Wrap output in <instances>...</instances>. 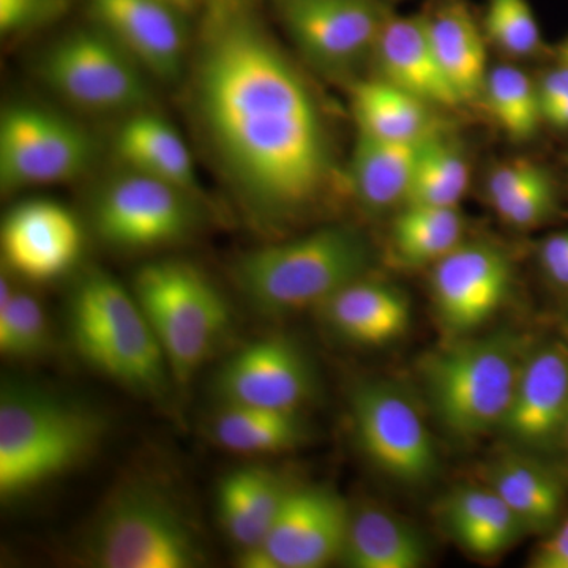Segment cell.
<instances>
[{"label":"cell","mask_w":568,"mask_h":568,"mask_svg":"<svg viewBox=\"0 0 568 568\" xmlns=\"http://www.w3.org/2000/svg\"><path fill=\"white\" fill-rule=\"evenodd\" d=\"M194 103L224 173L257 222L297 219L334 174L304 78L246 11L222 2L205 22Z\"/></svg>","instance_id":"obj_1"},{"label":"cell","mask_w":568,"mask_h":568,"mask_svg":"<svg viewBox=\"0 0 568 568\" xmlns=\"http://www.w3.org/2000/svg\"><path fill=\"white\" fill-rule=\"evenodd\" d=\"M106 422L84 403L7 381L0 394V497L17 499L85 462Z\"/></svg>","instance_id":"obj_2"},{"label":"cell","mask_w":568,"mask_h":568,"mask_svg":"<svg viewBox=\"0 0 568 568\" xmlns=\"http://www.w3.org/2000/svg\"><path fill=\"white\" fill-rule=\"evenodd\" d=\"M525 339L510 331L458 336L426 355L422 386L433 416L462 440L499 432L526 354Z\"/></svg>","instance_id":"obj_3"},{"label":"cell","mask_w":568,"mask_h":568,"mask_svg":"<svg viewBox=\"0 0 568 568\" xmlns=\"http://www.w3.org/2000/svg\"><path fill=\"white\" fill-rule=\"evenodd\" d=\"M368 264L364 235L353 227L328 226L246 253L234 275L257 313L284 317L321 308L336 291L364 276Z\"/></svg>","instance_id":"obj_4"},{"label":"cell","mask_w":568,"mask_h":568,"mask_svg":"<svg viewBox=\"0 0 568 568\" xmlns=\"http://www.w3.org/2000/svg\"><path fill=\"white\" fill-rule=\"evenodd\" d=\"M69 335L95 372L134 394L162 398L171 369L140 302L102 271L82 276L71 294Z\"/></svg>","instance_id":"obj_5"},{"label":"cell","mask_w":568,"mask_h":568,"mask_svg":"<svg viewBox=\"0 0 568 568\" xmlns=\"http://www.w3.org/2000/svg\"><path fill=\"white\" fill-rule=\"evenodd\" d=\"M85 552L103 568H194L204 549L181 506L148 480H130L106 500Z\"/></svg>","instance_id":"obj_6"},{"label":"cell","mask_w":568,"mask_h":568,"mask_svg":"<svg viewBox=\"0 0 568 568\" xmlns=\"http://www.w3.org/2000/svg\"><path fill=\"white\" fill-rule=\"evenodd\" d=\"M134 297L181 384L192 379L230 332V306L192 265L145 264L134 278Z\"/></svg>","instance_id":"obj_7"},{"label":"cell","mask_w":568,"mask_h":568,"mask_svg":"<svg viewBox=\"0 0 568 568\" xmlns=\"http://www.w3.org/2000/svg\"><path fill=\"white\" fill-rule=\"evenodd\" d=\"M358 446L377 470L410 488L439 476L435 437L405 388L390 381H365L351 396Z\"/></svg>","instance_id":"obj_8"},{"label":"cell","mask_w":568,"mask_h":568,"mask_svg":"<svg viewBox=\"0 0 568 568\" xmlns=\"http://www.w3.org/2000/svg\"><path fill=\"white\" fill-rule=\"evenodd\" d=\"M91 138L58 112L14 104L0 119L3 190L71 181L91 164Z\"/></svg>","instance_id":"obj_9"},{"label":"cell","mask_w":568,"mask_h":568,"mask_svg":"<svg viewBox=\"0 0 568 568\" xmlns=\"http://www.w3.org/2000/svg\"><path fill=\"white\" fill-rule=\"evenodd\" d=\"M138 62L108 33L80 31L43 59L44 80L63 99L92 111H132L148 100Z\"/></svg>","instance_id":"obj_10"},{"label":"cell","mask_w":568,"mask_h":568,"mask_svg":"<svg viewBox=\"0 0 568 568\" xmlns=\"http://www.w3.org/2000/svg\"><path fill=\"white\" fill-rule=\"evenodd\" d=\"M349 508L324 487H293L264 540L239 555L245 568H321L342 559Z\"/></svg>","instance_id":"obj_11"},{"label":"cell","mask_w":568,"mask_h":568,"mask_svg":"<svg viewBox=\"0 0 568 568\" xmlns=\"http://www.w3.org/2000/svg\"><path fill=\"white\" fill-rule=\"evenodd\" d=\"M193 223V207L183 190L134 171L111 182L93 207L97 233L122 250L173 244L192 231Z\"/></svg>","instance_id":"obj_12"},{"label":"cell","mask_w":568,"mask_h":568,"mask_svg":"<svg viewBox=\"0 0 568 568\" xmlns=\"http://www.w3.org/2000/svg\"><path fill=\"white\" fill-rule=\"evenodd\" d=\"M510 260L487 242H463L433 265L432 297L440 325L454 336L484 327L510 294Z\"/></svg>","instance_id":"obj_13"},{"label":"cell","mask_w":568,"mask_h":568,"mask_svg":"<svg viewBox=\"0 0 568 568\" xmlns=\"http://www.w3.org/2000/svg\"><path fill=\"white\" fill-rule=\"evenodd\" d=\"M222 405L301 410L315 390L308 358L284 336L260 339L235 353L216 375Z\"/></svg>","instance_id":"obj_14"},{"label":"cell","mask_w":568,"mask_h":568,"mask_svg":"<svg viewBox=\"0 0 568 568\" xmlns=\"http://www.w3.org/2000/svg\"><path fill=\"white\" fill-rule=\"evenodd\" d=\"M84 235L77 216L50 200H28L11 207L0 227L7 267L33 283H47L80 260Z\"/></svg>","instance_id":"obj_15"},{"label":"cell","mask_w":568,"mask_h":568,"mask_svg":"<svg viewBox=\"0 0 568 568\" xmlns=\"http://www.w3.org/2000/svg\"><path fill=\"white\" fill-rule=\"evenodd\" d=\"M568 413V353L560 345L528 351L499 432L525 454L544 452L564 435Z\"/></svg>","instance_id":"obj_16"},{"label":"cell","mask_w":568,"mask_h":568,"mask_svg":"<svg viewBox=\"0 0 568 568\" xmlns=\"http://www.w3.org/2000/svg\"><path fill=\"white\" fill-rule=\"evenodd\" d=\"M301 50L325 69H342L375 48L383 20L369 0H282Z\"/></svg>","instance_id":"obj_17"},{"label":"cell","mask_w":568,"mask_h":568,"mask_svg":"<svg viewBox=\"0 0 568 568\" xmlns=\"http://www.w3.org/2000/svg\"><path fill=\"white\" fill-rule=\"evenodd\" d=\"M97 20L138 62L162 80H175L185 58L181 14L160 0H91Z\"/></svg>","instance_id":"obj_18"},{"label":"cell","mask_w":568,"mask_h":568,"mask_svg":"<svg viewBox=\"0 0 568 568\" xmlns=\"http://www.w3.org/2000/svg\"><path fill=\"white\" fill-rule=\"evenodd\" d=\"M375 48L384 80L429 106L455 108L463 103L440 67L426 18L384 21Z\"/></svg>","instance_id":"obj_19"},{"label":"cell","mask_w":568,"mask_h":568,"mask_svg":"<svg viewBox=\"0 0 568 568\" xmlns=\"http://www.w3.org/2000/svg\"><path fill=\"white\" fill-rule=\"evenodd\" d=\"M320 310L335 334L354 345H390L410 325L406 294L392 284L364 276L336 291Z\"/></svg>","instance_id":"obj_20"},{"label":"cell","mask_w":568,"mask_h":568,"mask_svg":"<svg viewBox=\"0 0 568 568\" xmlns=\"http://www.w3.org/2000/svg\"><path fill=\"white\" fill-rule=\"evenodd\" d=\"M293 487L283 474L263 466L241 467L222 478L216 489V511L241 555L264 540Z\"/></svg>","instance_id":"obj_21"},{"label":"cell","mask_w":568,"mask_h":568,"mask_svg":"<svg viewBox=\"0 0 568 568\" xmlns=\"http://www.w3.org/2000/svg\"><path fill=\"white\" fill-rule=\"evenodd\" d=\"M439 518L448 537L478 559L496 558L529 534L489 485L455 488L444 497Z\"/></svg>","instance_id":"obj_22"},{"label":"cell","mask_w":568,"mask_h":568,"mask_svg":"<svg viewBox=\"0 0 568 568\" xmlns=\"http://www.w3.org/2000/svg\"><path fill=\"white\" fill-rule=\"evenodd\" d=\"M424 534L386 508L365 506L349 514L342 560L353 568H418L428 562Z\"/></svg>","instance_id":"obj_23"},{"label":"cell","mask_w":568,"mask_h":568,"mask_svg":"<svg viewBox=\"0 0 568 568\" xmlns=\"http://www.w3.org/2000/svg\"><path fill=\"white\" fill-rule=\"evenodd\" d=\"M115 152L134 173L171 183L185 193L197 186L192 153L181 134L152 112H136L115 134Z\"/></svg>","instance_id":"obj_24"},{"label":"cell","mask_w":568,"mask_h":568,"mask_svg":"<svg viewBox=\"0 0 568 568\" xmlns=\"http://www.w3.org/2000/svg\"><path fill=\"white\" fill-rule=\"evenodd\" d=\"M422 142L388 141L358 133L351 160V182L365 207L384 212L406 203Z\"/></svg>","instance_id":"obj_25"},{"label":"cell","mask_w":568,"mask_h":568,"mask_svg":"<svg viewBox=\"0 0 568 568\" xmlns=\"http://www.w3.org/2000/svg\"><path fill=\"white\" fill-rule=\"evenodd\" d=\"M426 22L440 67L462 102L481 95L489 71L487 48L469 10L463 3L448 2Z\"/></svg>","instance_id":"obj_26"},{"label":"cell","mask_w":568,"mask_h":568,"mask_svg":"<svg viewBox=\"0 0 568 568\" xmlns=\"http://www.w3.org/2000/svg\"><path fill=\"white\" fill-rule=\"evenodd\" d=\"M488 485L503 497L528 532H547L558 521L564 491L558 478L526 454L507 455L488 470Z\"/></svg>","instance_id":"obj_27"},{"label":"cell","mask_w":568,"mask_h":568,"mask_svg":"<svg viewBox=\"0 0 568 568\" xmlns=\"http://www.w3.org/2000/svg\"><path fill=\"white\" fill-rule=\"evenodd\" d=\"M212 435L226 450L241 455H272L305 443L308 426L301 410L223 405Z\"/></svg>","instance_id":"obj_28"},{"label":"cell","mask_w":568,"mask_h":568,"mask_svg":"<svg viewBox=\"0 0 568 568\" xmlns=\"http://www.w3.org/2000/svg\"><path fill=\"white\" fill-rule=\"evenodd\" d=\"M353 111L358 130L381 140L414 142L436 132L429 104L384 78L355 85Z\"/></svg>","instance_id":"obj_29"},{"label":"cell","mask_w":568,"mask_h":568,"mask_svg":"<svg viewBox=\"0 0 568 568\" xmlns=\"http://www.w3.org/2000/svg\"><path fill=\"white\" fill-rule=\"evenodd\" d=\"M489 203L504 222L515 227H534L556 211V189L544 166L519 159L499 164L489 174Z\"/></svg>","instance_id":"obj_30"},{"label":"cell","mask_w":568,"mask_h":568,"mask_svg":"<svg viewBox=\"0 0 568 568\" xmlns=\"http://www.w3.org/2000/svg\"><path fill=\"white\" fill-rule=\"evenodd\" d=\"M465 222L458 207L407 204L392 227L398 261L409 267L435 265L463 244Z\"/></svg>","instance_id":"obj_31"},{"label":"cell","mask_w":568,"mask_h":568,"mask_svg":"<svg viewBox=\"0 0 568 568\" xmlns=\"http://www.w3.org/2000/svg\"><path fill=\"white\" fill-rule=\"evenodd\" d=\"M467 186L469 163L457 142L437 132L425 138L418 152L406 205L458 207Z\"/></svg>","instance_id":"obj_32"},{"label":"cell","mask_w":568,"mask_h":568,"mask_svg":"<svg viewBox=\"0 0 568 568\" xmlns=\"http://www.w3.org/2000/svg\"><path fill=\"white\" fill-rule=\"evenodd\" d=\"M488 108L511 140L525 141L537 133L544 121L538 88L525 71L497 65L488 71L484 88Z\"/></svg>","instance_id":"obj_33"},{"label":"cell","mask_w":568,"mask_h":568,"mask_svg":"<svg viewBox=\"0 0 568 568\" xmlns=\"http://www.w3.org/2000/svg\"><path fill=\"white\" fill-rule=\"evenodd\" d=\"M48 320L33 295L13 290L6 276L0 283V353L31 358L47 347Z\"/></svg>","instance_id":"obj_34"},{"label":"cell","mask_w":568,"mask_h":568,"mask_svg":"<svg viewBox=\"0 0 568 568\" xmlns=\"http://www.w3.org/2000/svg\"><path fill=\"white\" fill-rule=\"evenodd\" d=\"M485 29L489 40L514 58H532L544 47L528 0H489Z\"/></svg>","instance_id":"obj_35"},{"label":"cell","mask_w":568,"mask_h":568,"mask_svg":"<svg viewBox=\"0 0 568 568\" xmlns=\"http://www.w3.org/2000/svg\"><path fill=\"white\" fill-rule=\"evenodd\" d=\"M65 9L67 0H0V31H31L58 20Z\"/></svg>","instance_id":"obj_36"},{"label":"cell","mask_w":568,"mask_h":568,"mask_svg":"<svg viewBox=\"0 0 568 568\" xmlns=\"http://www.w3.org/2000/svg\"><path fill=\"white\" fill-rule=\"evenodd\" d=\"M538 257L548 278L568 290V230L545 239Z\"/></svg>","instance_id":"obj_37"},{"label":"cell","mask_w":568,"mask_h":568,"mask_svg":"<svg viewBox=\"0 0 568 568\" xmlns=\"http://www.w3.org/2000/svg\"><path fill=\"white\" fill-rule=\"evenodd\" d=\"M532 567L568 568V519L537 548Z\"/></svg>","instance_id":"obj_38"},{"label":"cell","mask_w":568,"mask_h":568,"mask_svg":"<svg viewBox=\"0 0 568 568\" xmlns=\"http://www.w3.org/2000/svg\"><path fill=\"white\" fill-rule=\"evenodd\" d=\"M544 121L551 123L556 129H568V97L560 100L559 103L552 104L544 112Z\"/></svg>","instance_id":"obj_39"},{"label":"cell","mask_w":568,"mask_h":568,"mask_svg":"<svg viewBox=\"0 0 568 568\" xmlns=\"http://www.w3.org/2000/svg\"><path fill=\"white\" fill-rule=\"evenodd\" d=\"M160 2L166 3L179 13H190V11L196 10L203 0H160Z\"/></svg>","instance_id":"obj_40"},{"label":"cell","mask_w":568,"mask_h":568,"mask_svg":"<svg viewBox=\"0 0 568 568\" xmlns=\"http://www.w3.org/2000/svg\"><path fill=\"white\" fill-rule=\"evenodd\" d=\"M559 61L568 63V37L564 40V43L559 47Z\"/></svg>","instance_id":"obj_41"},{"label":"cell","mask_w":568,"mask_h":568,"mask_svg":"<svg viewBox=\"0 0 568 568\" xmlns=\"http://www.w3.org/2000/svg\"><path fill=\"white\" fill-rule=\"evenodd\" d=\"M562 437L568 443V413H567V417H566V425H564V435H562Z\"/></svg>","instance_id":"obj_42"}]
</instances>
